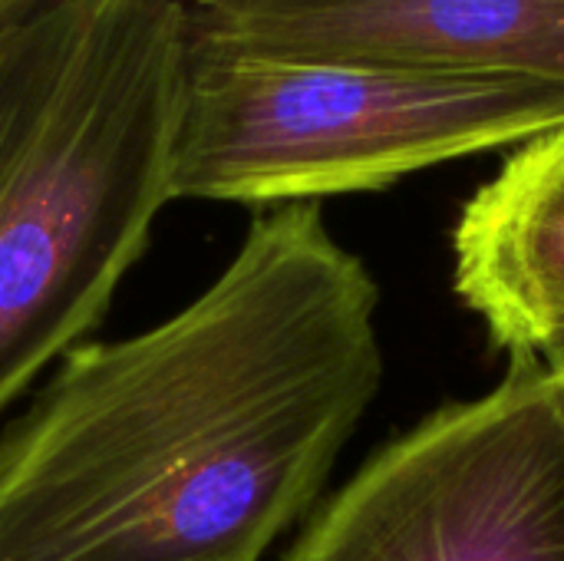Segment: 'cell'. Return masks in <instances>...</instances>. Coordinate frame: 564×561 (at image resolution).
I'll use <instances>...</instances> for the list:
<instances>
[{
	"label": "cell",
	"instance_id": "52a82bcc",
	"mask_svg": "<svg viewBox=\"0 0 564 561\" xmlns=\"http://www.w3.org/2000/svg\"><path fill=\"white\" fill-rule=\"evenodd\" d=\"M542 360H545V367L552 370V377H555V384H558V397H562V407H564V337L558 341H552L549 347H542V354H539Z\"/></svg>",
	"mask_w": 564,
	"mask_h": 561
},
{
	"label": "cell",
	"instance_id": "7a4b0ae2",
	"mask_svg": "<svg viewBox=\"0 0 564 561\" xmlns=\"http://www.w3.org/2000/svg\"><path fill=\"white\" fill-rule=\"evenodd\" d=\"M188 66V0H43L0 30V413L145 251Z\"/></svg>",
	"mask_w": 564,
	"mask_h": 561
},
{
	"label": "cell",
	"instance_id": "8992f818",
	"mask_svg": "<svg viewBox=\"0 0 564 561\" xmlns=\"http://www.w3.org/2000/svg\"><path fill=\"white\" fill-rule=\"evenodd\" d=\"M453 288L509 357L564 337V126L516 145L463 205Z\"/></svg>",
	"mask_w": 564,
	"mask_h": 561
},
{
	"label": "cell",
	"instance_id": "3957f363",
	"mask_svg": "<svg viewBox=\"0 0 564 561\" xmlns=\"http://www.w3.org/2000/svg\"><path fill=\"white\" fill-rule=\"evenodd\" d=\"M564 126V79L192 46L172 202L278 208L380 192Z\"/></svg>",
	"mask_w": 564,
	"mask_h": 561
},
{
	"label": "cell",
	"instance_id": "ba28073f",
	"mask_svg": "<svg viewBox=\"0 0 564 561\" xmlns=\"http://www.w3.org/2000/svg\"><path fill=\"white\" fill-rule=\"evenodd\" d=\"M43 0H0V30L3 26H10L13 20H20V17H26L33 7H40Z\"/></svg>",
	"mask_w": 564,
	"mask_h": 561
},
{
	"label": "cell",
	"instance_id": "9c48e42d",
	"mask_svg": "<svg viewBox=\"0 0 564 561\" xmlns=\"http://www.w3.org/2000/svg\"><path fill=\"white\" fill-rule=\"evenodd\" d=\"M188 3H202V0H188Z\"/></svg>",
	"mask_w": 564,
	"mask_h": 561
},
{
	"label": "cell",
	"instance_id": "6da1fadb",
	"mask_svg": "<svg viewBox=\"0 0 564 561\" xmlns=\"http://www.w3.org/2000/svg\"><path fill=\"white\" fill-rule=\"evenodd\" d=\"M380 288L321 202L261 208L159 324L73 347L0 436V561H261L383 384Z\"/></svg>",
	"mask_w": 564,
	"mask_h": 561
},
{
	"label": "cell",
	"instance_id": "5b68a950",
	"mask_svg": "<svg viewBox=\"0 0 564 561\" xmlns=\"http://www.w3.org/2000/svg\"><path fill=\"white\" fill-rule=\"evenodd\" d=\"M192 46L564 79V0H202Z\"/></svg>",
	"mask_w": 564,
	"mask_h": 561
},
{
	"label": "cell",
	"instance_id": "277c9868",
	"mask_svg": "<svg viewBox=\"0 0 564 561\" xmlns=\"http://www.w3.org/2000/svg\"><path fill=\"white\" fill-rule=\"evenodd\" d=\"M288 561H564V407L539 354L387 443Z\"/></svg>",
	"mask_w": 564,
	"mask_h": 561
}]
</instances>
